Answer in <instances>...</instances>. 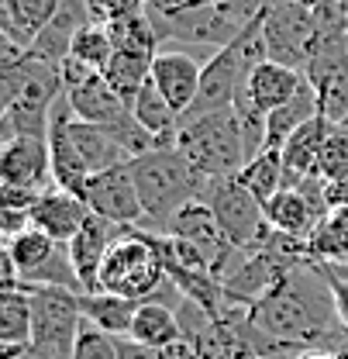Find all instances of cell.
Returning <instances> with one entry per match:
<instances>
[{
    "label": "cell",
    "mask_w": 348,
    "mask_h": 359,
    "mask_svg": "<svg viewBox=\"0 0 348 359\" xmlns=\"http://www.w3.org/2000/svg\"><path fill=\"white\" fill-rule=\"evenodd\" d=\"M0 183L42 194L52 187L48 138H11L0 152Z\"/></svg>",
    "instance_id": "obj_11"
},
{
    "label": "cell",
    "mask_w": 348,
    "mask_h": 359,
    "mask_svg": "<svg viewBox=\"0 0 348 359\" xmlns=\"http://www.w3.org/2000/svg\"><path fill=\"white\" fill-rule=\"evenodd\" d=\"M32 294V314H35V332L32 346H39L52 356L73 359L76 335L83 328V308L76 290L66 287H28Z\"/></svg>",
    "instance_id": "obj_6"
},
{
    "label": "cell",
    "mask_w": 348,
    "mask_h": 359,
    "mask_svg": "<svg viewBox=\"0 0 348 359\" xmlns=\"http://www.w3.org/2000/svg\"><path fill=\"white\" fill-rule=\"evenodd\" d=\"M345 42H348V35H345Z\"/></svg>",
    "instance_id": "obj_45"
},
{
    "label": "cell",
    "mask_w": 348,
    "mask_h": 359,
    "mask_svg": "<svg viewBox=\"0 0 348 359\" xmlns=\"http://www.w3.org/2000/svg\"><path fill=\"white\" fill-rule=\"evenodd\" d=\"M331 121L324 118V114H317V118H310L300 132H293L286 138V145L279 149V156H283V187H297L300 180L307 177H317V159H321V149H324V142H328V135H331Z\"/></svg>",
    "instance_id": "obj_16"
},
{
    "label": "cell",
    "mask_w": 348,
    "mask_h": 359,
    "mask_svg": "<svg viewBox=\"0 0 348 359\" xmlns=\"http://www.w3.org/2000/svg\"><path fill=\"white\" fill-rule=\"evenodd\" d=\"M328 201H331V211L348 208V177L338 180V183H328Z\"/></svg>",
    "instance_id": "obj_37"
},
{
    "label": "cell",
    "mask_w": 348,
    "mask_h": 359,
    "mask_svg": "<svg viewBox=\"0 0 348 359\" xmlns=\"http://www.w3.org/2000/svg\"><path fill=\"white\" fill-rule=\"evenodd\" d=\"M335 128H338V132H345V135H348V118H342V121H338Z\"/></svg>",
    "instance_id": "obj_43"
},
{
    "label": "cell",
    "mask_w": 348,
    "mask_h": 359,
    "mask_svg": "<svg viewBox=\"0 0 348 359\" xmlns=\"http://www.w3.org/2000/svg\"><path fill=\"white\" fill-rule=\"evenodd\" d=\"M317 263V259H314ZM317 269L324 273L328 287H331V297H335V311H338V321L348 328V269L338 266V263H317Z\"/></svg>",
    "instance_id": "obj_34"
},
{
    "label": "cell",
    "mask_w": 348,
    "mask_h": 359,
    "mask_svg": "<svg viewBox=\"0 0 348 359\" xmlns=\"http://www.w3.org/2000/svg\"><path fill=\"white\" fill-rule=\"evenodd\" d=\"M69 55H73L76 62L90 66L93 73H104L107 62H111V55H114V39H111V32H107L104 25H93V21H90V25H83V28L76 32Z\"/></svg>",
    "instance_id": "obj_30"
},
{
    "label": "cell",
    "mask_w": 348,
    "mask_h": 359,
    "mask_svg": "<svg viewBox=\"0 0 348 359\" xmlns=\"http://www.w3.org/2000/svg\"><path fill=\"white\" fill-rule=\"evenodd\" d=\"M0 228H4V242L18 238L21 231L32 228V211L28 208H0Z\"/></svg>",
    "instance_id": "obj_35"
},
{
    "label": "cell",
    "mask_w": 348,
    "mask_h": 359,
    "mask_svg": "<svg viewBox=\"0 0 348 359\" xmlns=\"http://www.w3.org/2000/svg\"><path fill=\"white\" fill-rule=\"evenodd\" d=\"M141 4H145V7H152V4H162V0H141Z\"/></svg>",
    "instance_id": "obj_44"
},
{
    "label": "cell",
    "mask_w": 348,
    "mask_h": 359,
    "mask_svg": "<svg viewBox=\"0 0 348 359\" xmlns=\"http://www.w3.org/2000/svg\"><path fill=\"white\" fill-rule=\"evenodd\" d=\"M118 359H176V349H152L134 339H118Z\"/></svg>",
    "instance_id": "obj_36"
},
{
    "label": "cell",
    "mask_w": 348,
    "mask_h": 359,
    "mask_svg": "<svg viewBox=\"0 0 348 359\" xmlns=\"http://www.w3.org/2000/svg\"><path fill=\"white\" fill-rule=\"evenodd\" d=\"M200 4H228V0H193L190 7H200Z\"/></svg>",
    "instance_id": "obj_42"
},
{
    "label": "cell",
    "mask_w": 348,
    "mask_h": 359,
    "mask_svg": "<svg viewBox=\"0 0 348 359\" xmlns=\"http://www.w3.org/2000/svg\"><path fill=\"white\" fill-rule=\"evenodd\" d=\"M200 76H204V66H200L190 52L166 48V45L155 52L152 83L162 90V97L173 104V111L179 118L193 107V100H197V93H200Z\"/></svg>",
    "instance_id": "obj_12"
},
{
    "label": "cell",
    "mask_w": 348,
    "mask_h": 359,
    "mask_svg": "<svg viewBox=\"0 0 348 359\" xmlns=\"http://www.w3.org/2000/svg\"><path fill=\"white\" fill-rule=\"evenodd\" d=\"M55 245H59V242H55L52 235H45L42 228H35V224H32L28 231H21L18 238L4 242V256L11 259V266L18 273V283L42 266L45 259L55 252Z\"/></svg>",
    "instance_id": "obj_27"
},
{
    "label": "cell",
    "mask_w": 348,
    "mask_h": 359,
    "mask_svg": "<svg viewBox=\"0 0 348 359\" xmlns=\"http://www.w3.org/2000/svg\"><path fill=\"white\" fill-rule=\"evenodd\" d=\"M121 235V224L104 222L97 215H90V222L66 242L69 245V259H73V269L83 283V294H93L97 283H100V269H104V259L111 252V245L118 242Z\"/></svg>",
    "instance_id": "obj_13"
},
{
    "label": "cell",
    "mask_w": 348,
    "mask_h": 359,
    "mask_svg": "<svg viewBox=\"0 0 348 359\" xmlns=\"http://www.w3.org/2000/svg\"><path fill=\"white\" fill-rule=\"evenodd\" d=\"M304 76L317 90L321 114L338 125L348 118V42L345 39H324L314 45V55L307 62Z\"/></svg>",
    "instance_id": "obj_9"
},
{
    "label": "cell",
    "mask_w": 348,
    "mask_h": 359,
    "mask_svg": "<svg viewBox=\"0 0 348 359\" xmlns=\"http://www.w3.org/2000/svg\"><path fill=\"white\" fill-rule=\"evenodd\" d=\"M321 114V104H317V90L310 87V80H304V87L297 90L283 107H276L269 118H265V142L269 149H283L286 138L293 132H300L310 118Z\"/></svg>",
    "instance_id": "obj_23"
},
{
    "label": "cell",
    "mask_w": 348,
    "mask_h": 359,
    "mask_svg": "<svg viewBox=\"0 0 348 359\" xmlns=\"http://www.w3.org/2000/svg\"><path fill=\"white\" fill-rule=\"evenodd\" d=\"M200 201L214 211L221 231L238 252H252L272 235V228L265 222V204L238 177L207 180Z\"/></svg>",
    "instance_id": "obj_5"
},
{
    "label": "cell",
    "mask_w": 348,
    "mask_h": 359,
    "mask_svg": "<svg viewBox=\"0 0 348 359\" xmlns=\"http://www.w3.org/2000/svg\"><path fill=\"white\" fill-rule=\"evenodd\" d=\"M238 180H242V183H245L256 197H259L262 204H269V201L283 190V180H286L279 149H265L262 156L249 159V163H245V170L238 173Z\"/></svg>",
    "instance_id": "obj_29"
},
{
    "label": "cell",
    "mask_w": 348,
    "mask_h": 359,
    "mask_svg": "<svg viewBox=\"0 0 348 359\" xmlns=\"http://www.w3.org/2000/svg\"><path fill=\"white\" fill-rule=\"evenodd\" d=\"M245 342H276L300 359L348 349V328L338 321L331 287L314 259L293 266L256 308H249Z\"/></svg>",
    "instance_id": "obj_1"
},
{
    "label": "cell",
    "mask_w": 348,
    "mask_h": 359,
    "mask_svg": "<svg viewBox=\"0 0 348 359\" xmlns=\"http://www.w3.org/2000/svg\"><path fill=\"white\" fill-rule=\"evenodd\" d=\"M166 280L169 276H166V263H162V249H159L155 231L121 228L118 242L111 245V252L104 259L97 290L118 294V297H128V301H148V297L159 294V287Z\"/></svg>",
    "instance_id": "obj_3"
},
{
    "label": "cell",
    "mask_w": 348,
    "mask_h": 359,
    "mask_svg": "<svg viewBox=\"0 0 348 359\" xmlns=\"http://www.w3.org/2000/svg\"><path fill=\"white\" fill-rule=\"evenodd\" d=\"M14 359H62V356H52V353H45V349H39V346H28L21 356H14Z\"/></svg>",
    "instance_id": "obj_38"
},
{
    "label": "cell",
    "mask_w": 348,
    "mask_h": 359,
    "mask_svg": "<svg viewBox=\"0 0 348 359\" xmlns=\"http://www.w3.org/2000/svg\"><path fill=\"white\" fill-rule=\"evenodd\" d=\"M66 100H69V107H73V114L80 121L111 128V132H118L125 121H131V107L114 93V87L104 80V73L90 76L87 83L69 87L66 90Z\"/></svg>",
    "instance_id": "obj_15"
},
{
    "label": "cell",
    "mask_w": 348,
    "mask_h": 359,
    "mask_svg": "<svg viewBox=\"0 0 348 359\" xmlns=\"http://www.w3.org/2000/svg\"><path fill=\"white\" fill-rule=\"evenodd\" d=\"M35 314H32V294L25 283L0 290V359L21 356L32 346Z\"/></svg>",
    "instance_id": "obj_18"
},
{
    "label": "cell",
    "mask_w": 348,
    "mask_h": 359,
    "mask_svg": "<svg viewBox=\"0 0 348 359\" xmlns=\"http://www.w3.org/2000/svg\"><path fill=\"white\" fill-rule=\"evenodd\" d=\"M262 28L269 42V59L304 73L317 45L314 14L293 0H262Z\"/></svg>",
    "instance_id": "obj_7"
},
{
    "label": "cell",
    "mask_w": 348,
    "mask_h": 359,
    "mask_svg": "<svg viewBox=\"0 0 348 359\" xmlns=\"http://www.w3.org/2000/svg\"><path fill=\"white\" fill-rule=\"evenodd\" d=\"M59 11L62 0H4V39L28 48L35 35L55 21Z\"/></svg>",
    "instance_id": "obj_21"
},
{
    "label": "cell",
    "mask_w": 348,
    "mask_h": 359,
    "mask_svg": "<svg viewBox=\"0 0 348 359\" xmlns=\"http://www.w3.org/2000/svg\"><path fill=\"white\" fill-rule=\"evenodd\" d=\"M83 201H87L90 215H97V218H104V222L121 224V228H141V222H145L131 163L90 177L87 187H83Z\"/></svg>",
    "instance_id": "obj_8"
},
{
    "label": "cell",
    "mask_w": 348,
    "mask_h": 359,
    "mask_svg": "<svg viewBox=\"0 0 348 359\" xmlns=\"http://www.w3.org/2000/svg\"><path fill=\"white\" fill-rule=\"evenodd\" d=\"M66 132H69V138H73L76 152L83 156L90 177H97V173H104V170H114V166L131 163L128 149L114 138L111 128H100V125L80 121V118L73 114V107H69V118H66Z\"/></svg>",
    "instance_id": "obj_17"
},
{
    "label": "cell",
    "mask_w": 348,
    "mask_h": 359,
    "mask_svg": "<svg viewBox=\"0 0 348 359\" xmlns=\"http://www.w3.org/2000/svg\"><path fill=\"white\" fill-rule=\"evenodd\" d=\"M317 177L324 183H338L348 177V135L331 128L324 149H321V159H317Z\"/></svg>",
    "instance_id": "obj_31"
},
{
    "label": "cell",
    "mask_w": 348,
    "mask_h": 359,
    "mask_svg": "<svg viewBox=\"0 0 348 359\" xmlns=\"http://www.w3.org/2000/svg\"><path fill=\"white\" fill-rule=\"evenodd\" d=\"M131 173H134V187H138L141 211H145L141 228H148V231H166V224L186 204L200 201V194L207 187V177H200L193 170V163L176 145L152 149V152L131 159Z\"/></svg>",
    "instance_id": "obj_2"
},
{
    "label": "cell",
    "mask_w": 348,
    "mask_h": 359,
    "mask_svg": "<svg viewBox=\"0 0 348 359\" xmlns=\"http://www.w3.org/2000/svg\"><path fill=\"white\" fill-rule=\"evenodd\" d=\"M162 235H173V238H179V242L193 245V249L204 256V263L211 266V273L224 283V276H228V263H231V256H235L238 249L228 242V235L221 231L214 211H211L204 201L186 204L173 222L166 224V231H162Z\"/></svg>",
    "instance_id": "obj_10"
},
{
    "label": "cell",
    "mask_w": 348,
    "mask_h": 359,
    "mask_svg": "<svg viewBox=\"0 0 348 359\" xmlns=\"http://www.w3.org/2000/svg\"><path fill=\"white\" fill-rule=\"evenodd\" d=\"M87 7L93 25H114L121 18H131V14L145 11L141 0H87Z\"/></svg>",
    "instance_id": "obj_33"
},
{
    "label": "cell",
    "mask_w": 348,
    "mask_h": 359,
    "mask_svg": "<svg viewBox=\"0 0 348 359\" xmlns=\"http://www.w3.org/2000/svg\"><path fill=\"white\" fill-rule=\"evenodd\" d=\"M304 80H307V76L300 73V69L265 59L262 66H256V69L249 73L245 90H249V97L256 100V107H259L262 114H272L276 107H283V104H286L297 90L304 87Z\"/></svg>",
    "instance_id": "obj_19"
},
{
    "label": "cell",
    "mask_w": 348,
    "mask_h": 359,
    "mask_svg": "<svg viewBox=\"0 0 348 359\" xmlns=\"http://www.w3.org/2000/svg\"><path fill=\"white\" fill-rule=\"evenodd\" d=\"M128 339L141 342V346H152V349H179L183 339H179L176 311L169 304H159V301H141Z\"/></svg>",
    "instance_id": "obj_25"
},
{
    "label": "cell",
    "mask_w": 348,
    "mask_h": 359,
    "mask_svg": "<svg viewBox=\"0 0 348 359\" xmlns=\"http://www.w3.org/2000/svg\"><path fill=\"white\" fill-rule=\"evenodd\" d=\"M304 359H348V349H338V353H310Z\"/></svg>",
    "instance_id": "obj_40"
},
{
    "label": "cell",
    "mask_w": 348,
    "mask_h": 359,
    "mask_svg": "<svg viewBox=\"0 0 348 359\" xmlns=\"http://www.w3.org/2000/svg\"><path fill=\"white\" fill-rule=\"evenodd\" d=\"M141 301H128V297H118V294H83L80 297V308L83 318L90 325H97L100 332H107L111 339H128L131 325H134V314H138Z\"/></svg>",
    "instance_id": "obj_24"
},
{
    "label": "cell",
    "mask_w": 348,
    "mask_h": 359,
    "mask_svg": "<svg viewBox=\"0 0 348 359\" xmlns=\"http://www.w3.org/2000/svg\"><path fill=\"white\" fill-rule=\"evenodd\" d=\"M265 222H269L272 231L290 235V238H300V242H310V235L321 228L317 215L310 211L307 197L297 187H283V190L265 204Z\"/></svg>",
    "instance_id": "obj_20"
},
{
    "label": "cell",
    "mask_w": 348,
    "mask_h": 359,
    "mask_svg": "<svg viewBox=\"0 0 348 359\" xmlns=\"http://www.w3.org/2000/svg\"><path fill=\"white\" fill-rule=\"evenodd\" d=\"M307 252L317 263H342V266H348V208L331 211V218L310 235Z\"/></svg>",
    "instance_id": "obj_28"
},
{
    "label": "cell",
    "mask_w": 348,
    "mask_h": 359,
    "mask_svg": "<svg viewBox=\"0 0 348 359\" xmlns=\"http://www.w3.org/2000/svg\"><path fill=\"white\" fill-rule=\"evenodd\" d=\"M73 359H118V339H111L107 332H100L83 318V328L73 346Z\"/></svg>",
    "instance_id": "obj_32"
},
{
    "label": "cell",
    "mask_w": 348,
    "mask_h": 359,
    "mask_svg": "<svg viewBox=\"0 0 348 359\" xmlns=\"http://www.w3.org/2000/svg\"><path fill=\"white\" fill-rule=\"evenodd\" d=\"M90 222V208L80 194H69L62 187H48L39 194V201L32 204V224L42 228L45 235H52L55 242H69L83 224Z\"/></svg>",
    "instance_id": "obj_14"
},
{
    "label": "cell",
    "mask_w": 348,
    "mask_h": 359,
    "mask_svg": "<svg viewBox=\"0 0 348 359\" xmlns=\"http://www.w3.org/2000/svg\"><path fill=\"white\" fill-rule=\"evenodd\" d=\"M176 149L193 163V170L207 180L238 177L245 170V138H242V121L235 107L214 111L204 118L179 121Z\"/></svg>",
    "instance_id": "obj_4"
},
{
    "label": "cell",
    "mask_w": 348,
    "mask_h": 359,
    "mask_svg": "<svg viewBox=\"0 0 348 359\" xmlns=\"http://www.w3.org/2000/svg\"><path fill=\"white\" fill-rule=\"evenodd\" d=\"M228 359H262V356L256 353V349H252V346H249V342H242V346H238V349H235V353H231Z\"/></svg>",
    "instance_id": "obj_39"
},
{
    "label": "cell",
    "mask_w": 348,
    "mask_h": 359,
    "mask_svg": "<svg viewBox=\"0 0 348 359\" xmlns=\"http://www.w3.org/2000/svg\"><path fill=\"white\" fill-rule=\"evenodd\" d=\"M131 114H134V121H138L145 132H152L159 138V149L176 145V135H179V121H183V118L176 114L173 104L162 97V90L155 87L152 80L138 90V97L131 100Z\"/></svg>",
    "instance_id": "obj_22"
},
{
    "label": "cell",
    "mask_w": 348,
    "mask_h": 359,
    "mask_svg": "<svg viewBox=\"0 0 348 359\" xmlns=\"http://www.w3.org/2000/svg\"><path fill=\"white\" fill-rule=\"evenodd\" d=\"M293 4H300V7H307V11H314V7L324 4V0H293Z\"/></svg>",
    "instance_id": "obj_41"
},
{
    "label": "cell",
    "mask_w": 348,
    "mask_h": 359,
    "mask_svg": "<svg viewBox=\"0 0 348 359\" xmlns=\"http://www.w3.org/2000/svg\"><path fill=\"white\" fill-rule=\"evenodd\" d=\"M152 62H155V52H134V48H114L107 69H104V80L114 87V93L131 107V100L138 97V90L152 80Z\"/></svg>",
    "instance_id": "obj_26"
}]
</instances>
